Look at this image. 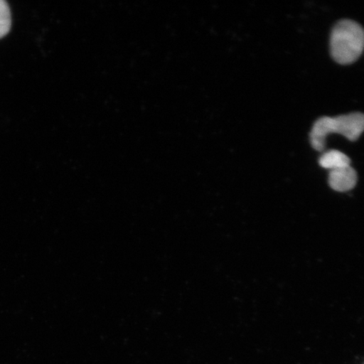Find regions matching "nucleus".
I'll return each instance as SVG.
<instances>
[{
	"label": "nucleus",
	"instance_id": "20e7f679",
	"mask_svg": "<svg viewBox=\"0 0 364 364\" xmlns=\"http://www.w3.org/2000/svg\"><path fill=\"white\" fill-rule=\"evenodd\" d=\"M318 164L324 169L332 171L338 168L351 166V159L338 150H329L318 159Z\"/></svg>",
	"mask_w": 364,
	"mask_h": 364
},
{
	"label": "nucleus",
	"instance_id": "f257e3e1",
	"mask_svg": "<svg viewBox=\"0 0 364 364\" xmlns=\"http://www.w3.org/2000/svg\"><path fill=\"white\" fill-rule=\"evenodd\" d=\"M332 58L341 65L357 61L364 50V29L352 20H341L332 29L330 41Z\"/></svg>",
	"mask_w": 364,
	"mask_h": 364
},
{
	"label": "nucleus",
	"instance_id": "f03ea898",
	"mask_svg": "<svg viewBox=\"0 0 364 364\" xmlns=\"http://www.w3.org/2000/svg\"><path fill=\"white\" fill-rule=\"evenodd\" d=\"M364 132V114L353 112L336 117H323L313 125L309 139L318 152L326 148V136L339 134L350 141H356Z\"/></svg>",
	"mask_w": 364,
	"mask_h": 364
},
{
	"label": "nucleus",
	"instance_id": "7ed1b4c3",
	"mask_svg": "<svg viewBox=\"0 0 364 364\" xmlns=\"http://www.w3.org/2000/svg\"><path fill=\"white\" fill-rule=\"evenodd\" d=\"M328 181L331 188L336 192H348L357 184V172L351 166L338 168L330 171Z\"/></svg>",
	"mask_w": 364,
	"mask_h": 364
},
{
	"label": "nucleus",
	"instance_id": "39448f33",
	"mask_svg": "<svg viewBox=\"0 0 364 364\" xmlns=\"http://www.w3.org/2000/svg\"><path fill=\"white\" fill-rule=\"evenodd\" d=\"M11 12L7 2L0 0V39L10 33Z\"/></svg>",
	"mask_w": 364,
	"mask_h": 364
}]
</instances>
